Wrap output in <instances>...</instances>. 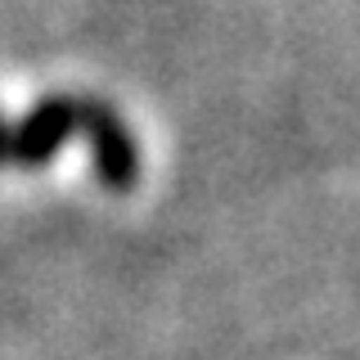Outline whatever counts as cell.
I'll list each match as a JSON object with an SVG mask.
<instances>
[{"label": "cell", "mask_w": 360, "mask_h": 360, "mask_svg": "<svg viewBox=\"0 0 360 360\" xmlns=\"http://www.w3.org/2000/svg\"><path fill=\"white\" fill-rule=\"evenodd\" d=\"M86 131L90 135V149H95V167L104 176V185L112 189H131L135 176H140V153H135L127 127H122L112 112L99 104V99H45L41 108H32V117L22 122L18 131H9L0 122V167H37L45 162L54 149L63 144V135Z\"/></svg>", "instance_id": "obj_1"}]
</instances>
